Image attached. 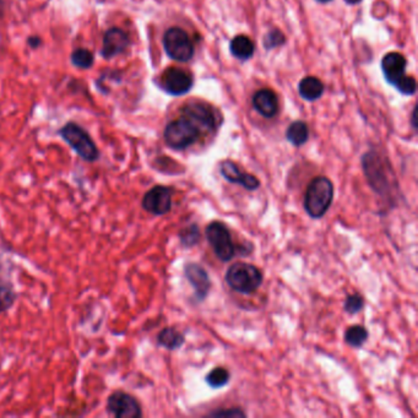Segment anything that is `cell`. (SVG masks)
Returning <instances> with one entry per match:
<instances>
[{"label":"cell","mask_w":418,"mask_h":418,"mask_svg":"<svg viewBox=\"0 0 418 418\" xmlns=\"http://www.w3.org/2000/svg\"><path fill=\"white\" fill-rule=\"evenodd\" d=\"M229 51H231L233 57L238 59V61L247 62L254 56L255 46H254L252 39L246 34H238V36L231 39Z\"/></svg>","instance_id":"17"},{"label":"cell","mask_w":418,"mask_h":418,"mask_svg":"<svg viewBox=\"0 0 418 418\" xmlns=\"http://www.w3.org/2000/svg\"><path fill=\"white\" fill-rule=\"evenodd\" d=\"M369 338V333L362 325H352L345 333V341L352 348H361Z\"/></svg>","instance_id":"21"},{"label":"cell","mask_w":418,"mask_h":418,"mask_svg":"<svg viewBox=\"0 0 418 418\" xmlns=\"http://www.w3.org/2000/svg\"><path fill=\"white\" fill-rule=\"evenodd\" d=\"M70 62L74 67L82 70H87L94 65L95 56L87 48H76L75 51L70 56Z\"/></svg>","instance_id":"22"},{"label":"cell","mask_w":418,"mask_h":418,"mask_svg":"<svg viewBox=\"0 0 418 418\" xmlns=\"http://www.w3.org/2000/svg\"><path fill=\"white\" fill-rule=\"evenodd\" d=\"M184 342H186L184 335L175 328L162 329L157 335V343L170 351H176L178 348H181L184 345Z\"/></svg>","instance_id":"19"},{"label":"cell","mask_w":418,"mask_h":418,"mask_svg":"<svg viewBox=\"0 0 418 418\" xmlns=\"http://www.w3.org/2000/svg\"><path fill=\"white\" fill-rule=\"evenodd\" d=\"M208 416L210 417H246L247 414L243 410L236 407V409L217 410L214 412H210Z\"/></svg>","instance_id":"29"},{"label":"cell","mask_w":418,"mask_h":418,"mask_svg":"<svg viewBox=\"0 0 418 418\" xmlns=\"http://www.w3.org/2000/svg\"><path fill=\"white\" fill-rule=\"evenodd\" d=\"M29 46L31 48L39 47V46H41V38L37 37V36H34V37H30Z\"/></svg>","instance_id":"30"},{"label":"cell","mask_w":418,"mask_h":418,"mask_svg":"<svg viewBox=\"0 0 418 418\" xmlns=\"http://www.w3.org/2000/svg\"><path fill=\"white\" fill-rule=\"evenodd\" d=\"M173 190L168 186H155L144 195L143 209L148 214L163 216L172 210Z\"/></svg>","instance_id":"9"},{"label":"cell","mask_w":418,"mask_h":418,"mask_svg":"<svg viewBox=\"0 0 418 418\" xmlns=\"http://www.w3.org/2000/svg\"><path fill=\"white\" fill-rule=\"evenodd\" d=\"M362 167L372 189L385 198L396 194L398 182L386 157L378 151H368L362 157Z\"/></svg>","instance_id":"1"},{"label":"cell","mask_w":418,"mask_h":418,"mask_svg":"<svg viewBox=\"0 0 418 418\" xmlns=\"http://www.w3.org/2000/svg\"><path fill=\"white\" fill-rule=\"evenodd\" d=\"M286 42L285 34L281 32L280 30L274 29L270 30L264 37V47L267 51L271 49H275V48L281 47L284 46Z\"/></svg>","instance_id":"25"},{"label":"cell","mask_w":418,"mask_h":418,"mask_svg":"<svg viewBox=\"0 0 418 418\" xmlns=\"http://www.w3.org/2000/svg\"><path fill=\"white\" fill-rule=\"evenodd\" d=\"M220 173L226 181L232 183V184L242 186L244 189L253 191V190L260 188V181L258 179L257 177L243 172L237 166V163L231 161V160H224V161L221 162Z\"/></svg>","instance_id":"13"},{"label":"cell","mask_w":418,"mask_h":418,"mask_svg":"<svg viewBox=\"0 0 418 418\" xmlns=\"http://www.w3.org/2000/svg\"><path fill=\"white\" fill-rule=\"evenodd\" d=\"M298 92L303 100L313 102L323 96L324 84L315 76H307L300 80Z\"/></svg>","instance_id":"18"},{"label":"cell","mask_w":418,"mask_h":418,"mask_svg":"<svg viewBox=\"0 0 418 418\" xmlns=\"http://www.w3.org/2000/svg\"><path fill=\"white\" fill-rule=\"evenodd\" d=\"M286 139L289 143L292 144L296 148H300L307 143L309 139V128L307 124L302 120H297L291 124L286 132Z\"/></svg>","instance_id":"20"},{"label":"cell","mask_w":418,"mask_h":418,"mask_svg":"<svg viewBox=\"0 0 418 418\" xmlns=\"http://www.w3.org/2000/svg\"><path fill=\"white\" fill-rule=\"evenodd\" d=\"M362 0H345L347 5H357L361 3Z\"/></svg>","instance_id":"31"},{"label":"cell","mask_w":418,"mask_h":418,"mask_svg":"<svg viewBox=\"0 0 418 418\" xmlns=\"http://www.w3.org/2000/svg\"><path fill=\"white\" fill-rule=\"evenodd\" d=\"M129 44H130L129 34L119 27H112L103 36L101 56L105 59H112L124 53V51L129 47Z\"/></svg>","instance_id":"14"},{"label":"cell","mask_w":418,"mask_h":418,"mask_svg":"<svg viewBox=\"0 0 418 418\" xmlns=\"http://www.w3.org/2000/svg\"><path fill=\"white\" fill-rule=\"evenodd\" d=\"M229 379H231V374H229V372L226 368H224V367H216L205 378L206 383H208V385H209L211 389L224 388V386H226L229 383Z\"/></svg>","instance_id":"23"},{"label":"cell","mask_w":418,"mask_h":418,"mask_svg":"<svg viewBox=\"0 0 418 418\" xmlns=\"http://www.w3.org/2000/svg\"><path fill=\"white\" fill-rule=\"evenodd\" d=\"M193 76L179 68H168L162 74L161 87L172 96H183L193 87Z\"/></svg>","instance_id":"10"},{"label":"cell","mask_w":418,"mask_h":418,"mask_svg":"<svg viewBox=\"0 0 418 418\" xmlns=\"http://www.w3.org/2000/svg\"><path fill=\"white\" fill-rule=\"evenodd\" d=\"M59 135L86 162H96L100 158V151L90 134L79 124L69 122L61 130Z\"/></svg>","instance_id":"5"},{"label":"cell","mask_w":418,"mask_h":418,"mask_svg":"<svg viewBox=\"0 0 418 418\" xmlns=\"http://www.w3.org/2000/svg\"><path fill=\"white\" fill-rule=\"evenodd\" d=\"M262 272L253 264L237 262L228 267L226 272L227 285L242 295H252L262 285Z\"/></svg>","instance_id":"4"},{"label":"cell","mask_w":418,"mask_h":418,"mask_svg":"<svg viewBox=\"0 0 418 418\" xmlns=\"http://www.w3.org/2000/svg\"><path fill=\"white\" fill-rule=\"evenodd\" d=\"M363 307H365V300H363V297H362L361 295H358V293L347 296L345 304H343L345 312L351 314V315L360 313L362 309H363Z\"/></svg>","instance_id":"27"},{"label":"cell","mask_w":418,"mask_h":418,"mask_svg":"<svg viewBox=\"0 0 418 418\" xmlns=\"http://www.w3.org/2000/svg\"><path fill=\"white\" fill-rule=\"evenodd\" d=\"M394 87L403 95L412 96L417 91V82L414 76L405 75Z\"/></svg>","instance_id":"28"},{"label":"cell","mask_w":418,"mask_h":418,"mask_svg":"<svg viewBox=\"0 0 418 418\" xmlns=\"http://www.w3.org/2000/svg\"><path fill=\"white\" fill-rule=\"evenodd\" d=\"M205 234L214 251L215 255L219 258L221 262H231L236 255V248L227 226L220 221H213L206 226Z\"/></svg>","instance_id":"7"},{"label":"cell","mask_w":418,"mask_h":418,"mask_svg":"<svg viewBox=\"0 0 418 418\" xmlns=\"http://www.w3.org/2000/svg\"><path fill=\"white\" fill-rule=\"evenodd\" d=\"M106 410L115 418H140L143 416L141 405L138 399L122 390L114 391L108 396Z\"/></svg>","instance_id":"8"},{"label":"cell","mask_w":418,"mask_h":418,"mask_svg":"<svg viewBox=\"0 0 418 418\" xmlns=\"http://www.w3.org/2000/svg\"><path fill=\"white\" fill-rule=\"evenodd\" d=\"M315 1H318L320 4H328V3L333 1V0H315Z\"/></svg>","instance_id":"32"},{"label":"cell","mask_w":418,"mask_h":418,"mask_svg":"<svg viewBox=\"0 0 418 418\" xmlns=\"http://www.w3.org/2000/svg\"><path fill=\"white\" fill-rule=\"evenodd\" d=\"M334 200V184L328 177L313 178L305 190L304 209L312 219H322Z\"/></svg>","instance_id":"2"},{"label":"cell","mask_w":418,"mask_h":418,"mask_svg":"<svg viewBox=\"0 0 418 418\" xmlns=\"http://www.w3.org/2000/svg\"><path fill=\"white\" fill-rule=\"evenodd\" d=\"M203 134H205L204 130L200 128L199 124L181 114L179 118L167 124L163 139L168 148L181 151L194 145Z\"/></svg>","instance_id":"3"},{"label":"cell","mask_w":418,"mask_h":418,"mask_svg":"<svg viewBox=\"0 0 418 418\" xmlns=\"http://www.w3.org/2000/svg\"><path fill=\"white\" fill-rule=\"evenodd\" d=\"M163 48L172 61L179 63L189 62L194 56V44L186 31L181 27L167 30L162 38Z\"/></svg>","instance_id":"6"},{"label":"cell","mask_w":418,"mask_h":418,"mask_svg":"<svg viewBox=\"0 0 418 418\" xmlns=\"http://www.w3.org/2000/svg\"><path fill=\"white\" fill-rule=\"evenodd\" d=\"M181 114L193 119L195 123L199 124L200 128L204 130V133H211L217 127V119L214 110L210 106L203 102L188 103L182 108Z\"/></svg>","instance_id":"11"},{"label":"cell","mask_w":418,"mask_h":418,"mask_svg":"<svg viewBox=\"0 0 418 418\" xmlns=\"http://www.w3.org/2000/svg\"><path fill=\"white\" fill-rule=\"evenodd\" d=\"M253 107L264 118H274L279 113V97L270 89L257 91L253 96Z\"/></svg>","instance_id":"16"},{"label":"cell","mask_w":418,"mask_h":418,"mask_svg":"<svg viewBox=\"0 0 418 418\" xmlns=\"http://www.w3.org/2000/svg\"><path fill=\"white\" fill-rule=\"evenodd\" d=\"M16 293L9 286H0V313H4L14 305Z\"/></svg>","instance_id":"26"},{"label":"cell","mask_w":418,"mask_h":418,"mask_svg":"<svg viewBox=\"0 0 418 418\" xmlns=\"http://www.w3.org/2000/svg\"><path fill=\"white\" fill-rule=\"evenodd\" d=\"M200 238H201V232H200L199 226L196 224H189L179 232V239L183 247H194L200 242Z\"/></svg>","instance_id":"24"},{"label":"cell","mask_w":418,"mask_h":418,"mask_svg":"<svg viewBox=\"0 0 418 418\" xmlns=\"http://www.w3.org/2000/svg\"><path fill=\"white\" fill-rule=\"evenodd\" d=\"M406 58L398 52H390L385 54L381 61V70L386 81L395 86L406 75Z\"/></svg>","instance_id":"15"},{"label":"cell","mask_w":418,"mask_h":418,"mask_svg":"<svg viewBox=\"0 0 418 418\" xmlns=\"http://www.w3.org/2000/svg\"><path fill=\"white\" fill-rule=\"evenodd\" d=\"M184 275L190 285L194 287V300L203 302L211 290V280L208 271L198 262H188L184 266Z\"/></svg>","instance_id":"12"}]
</instances>
